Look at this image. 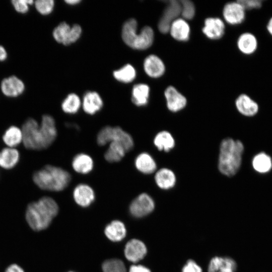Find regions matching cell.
I'll return each instance as SVG.
<instances>
[{"label": "cell", "mask_w": 272, "mask_h": 272, "mask_svg": "<svg viewBox=\"0 0 272 272\" xmlns=\"http://www.w3.org/2000/svg\"><path fill=\"white\" fill-rule=\"evenodd\" d=\"M21 129L24 146L30 150H40L47 148L57 136L55 120L48 114L42 116L40 125L34 119H27Z\"/></svg>", "instance_id": "1"}, {"label": "cell", "mask_w": 272, "mask_h": 272, "mask_svg": "<svg viewBox=\"0 0 272 272\" xmlns=\"http://www.w3.org/2000/svg\"><path fill=\"white\" fill-rule=\"evenodd\" d=\"M58 206L51 197L44 196L27 206L26 221L32 229L39 231L46 229L57 215Z\"/></svg>", "instance_id": "2"}, {"label": "cell", "mask_w": 272, "mask_h": 272, "mask_svg": "<svg viewBox=\"0 0 272 272\" xmlns=\"http://www.w3.org/2000/svg\"><path fill=\"white\" fill-rule=\"evenodd\" d=\"M218 168L228 176L235 175L239 170L244 147L239 140L228 138L222 141L220 146Z\"/></svg>", "instance_id": "3"}, {"label": "cell", "mask_w": 272, "mask_h": 272, "mask_svg": "<svg viewBox=\"0 0 272 272\" xmlns=\"http://www.w3.org/2000/svg\"><path fill=\"white\" fill-rule=\"evenodd\" d=\"M71 180L70 174L58 167L46 165L33 175L35 184L43 190L60 191L64 189Z\"/></svg>", "instance_id": "4"}, {"label": "cell", "mask_w": 272, "mask_h": 272, "mask_svg": "<svg viewBox=\"0 0 272 272\" xmlns=\"http://www.w3.org/2000/svg\"><path fill=\"white\" fill-rule=\"evenodd\" d=\"M138 23L135 19L131 18L123 24L121 36L124 42L130 47L144 50L150 47L154 40V31L151 27L145 26L140 33H137Z\"/></svg>", "instance_id": "5"}, {"label": "cell", "mask_w": 272, "mask_h": 272, "mask_svg": "<svg viewBox=\"0 0 272 272\" xmlns=\"http://www.w3.org/2000/svg\"><path fill=\"white\" fill-rule=\"evenodd\" d=\"M97 142L99 145L104 146L111 142L118 143L124 148L126 152L133 147V140L131 136L118 126H106L98 132Z\"/></svg>", "instance_id": "6"}, {"label": "cell", "mask_w": 272, "mask_h": 272, "mask_svg": "<svg viewBox=\"0 0 272 272\" xmlns=\"http://www.w3.org/2000/svg\"><path fill=\"white\" fill-rule=\"evenodd\" d=\"M82 33L81 27L74 24L71 27L65 22L60 23L53 31L55 40L63 45H70L76 42L80 38Z\"/></svg>", "instance_id": "7"}, {"label": "cell", "mask_w": 272, "mask_h": 272, "mask_svg": "<svg viewBox=\"0 0 272 272\" xmlns=\"http://www.w3.org/2000/svg\"><path fill=\"white\" fill-rule=\"evenodd\" d=\"M181 13V8L179 1H168L167 5L158 23V27L160 32L164 34L169 32L171 24L177 19Z\"/></svg>", "instance_id": "8"}, {"label": "cell", "mask_w": 272, "mask_h": 272, "mask_svg": "<svg viewBox=\"0 0 272 272\" xmlns=\"http://www.w3.org/2000/svg\"><path fill=\"white\" fill-rule=\"evenodd\" d=\"M155 203L152 198L146 193L135 197L129 206V212L134 217L141 218L151 213L154 209Z\"/></svg>", "instance_id": "9"}, {"label": "cell", "mask_w": 272, "mask_h": 272, "mask_svg": "<svg viewBox=\"0 0 272 272\" xmlns=\"http://www.w3.org/2000/svg\"><path fill=\"white\" fill-rule=\"evenodd\" d=\"M223 14L226 21L231 25L241 24L245 18V10L237 1L226 4Z\"/></svg>", "instance_id": "10"}, {"label": "cell", "mask_w": 272, "mask_h": 272, "mask_svg": "<svg viewBox=\"0 0 272 272\" xmlns=\"http://www.w3.org/2000/svg\"><path fill=\"white\" fill-rule=\"evenodd\" d=\"M147 249L145 244L138 239H131L126 244L124 255L127 260L137 262L146 255Z\"/></svg>", "instance_id": "11"}, {"label": "cell", "mask_w": 272, "mask_h": 272, "mask_svg": "<svg viewBox=\"0 0 272 272\" xmlns=\"http://www.w3.org/2000/svg\"><path fill=\"white\" fill-rule=\"evenodd\" d=\"M73 197L78 205L86 207L93 202L95 196L94 191L91 187L86 184L81 183L74 188Z\"/></svg>", "instance_id": "12"}, {"label": "cell", "mask_w": 272, "mask_h": 272, "mask_svg": "<svg viewBox=\"0 0 272 272\" xmlns=\"http://www.w3.org/2000/svg\"><path fill=\"white\" fill-rule=\"evenodd\" d=\"M1 88L3 93L6 96L16 97L23 93L25 90V85L20 79L12 76L2 81Z\"/></svg>", "instance_id": "13"}, {"label": "cell", "mask_w": 272, "mask_h": 272, "mask_svg": "<svg viewBox=\"0 0 272 272\" xmlns=\"http://www.w3.org/2000/svg\"><path fill=\"white\" fill-rule=\"evenodd\" d=\"M235 105L239 113L247 117L255 116L259 111L257 103L245 94L238 97L235 101Z\"/></svg>", "instance_id": "14"}, {"label": "cell", "mask_w": 272, "mask_h": 272, "mask_svg": "<svg viewBox=\"0 0 272 272\" xmlns=\"http://www.w3.org/2000/svg\"><path fill=\"white\" fill-rule=\"evenodd\" d=\"M164 95L167 107L172 112H177L182 109L186 104L185 97L172 86L166 88Z\"/></svg>", "instance_id": "15"}, {"label": "cell", "mask_w": 272, "mask_h": 272, "mask_svg": "<svg viewBox=\"0 0 272 272\" xmlns=\"http://www.w3.org/2000/svg\"><path fill=\"white\" fill-rule=\"evenodd\" d=\"M202 32L211 39L221 38L225 31V25L222 20L218 18H208L205 21Z\"/></svg>", "instance_id": "16"}, {"label": "cell", "mask_w": 272, "mask_h": 272, "mask_svg": "<svg viewBox=\"0 0 272 272\" xmlns=\"http://www.w3.org/2000/svg\"><path fill=\"white\" fill-rule=\"evenodd\" d=\"M145 73L152 78L162 76L165 72V67L162 60L155 55L147 56L144 62Z\"/></svg>", "instance_id": "17"}, {"label": "cell", "mask_w": 272, "mask_h": 272, "mask_svg": "<svg viewBox=\"0 0 272 272\" xmlns=\"http://www.w3.org/2000/svg\"><path fill=\"white\" fill-rule=\"evenodd\" d=\"M236 269L235 261L227 257H214L208 266V272H235Z\"/></svg>", "instance_id": "18"}, {"label": "cell", "mask_w": 272, "mask_h": 272, "mask_svg": "<svg viewBox=\"0 0 272 272\" xmlns=\"http://www.w3.org/2000/svg\"><path fill=\"white\" fill-rule=\"evenodd\" d=\"M103 101L98 93L89 91L84 96L82 107L84 111L91 115L99 111L102 107Z\"/></svg>", "instance_id": "19"}, {"label": "cell", "mask_w": 272, "mask_h": 272, "mask_svg": "<svg viewBox=\"0 0 272 272\" xmlns=\"http://www.w3.org/2000/svg\"><path fill=\"white\" fill-rule=\"evenodd\" d=\"M239 50L246 55L254 53L258 47V41L255 36L250 32L242 33L237 40Z\"/></svg>", "instance_id": "20"}, {"label": "cell", "mask_w": 272, "mask_h": 272, "mask_svg": "<svg viewBox=\"0 0 272 272\" xmlns=\"http://www.w3.org/2000/svg\"><path fill=\"white\" fill-rule=\"evenodd\" d=\"M171 35L175 39L185 41L189 38L190 27L183 19L177 18L171 24L169 30Z\"/></svg>", "instance_id": "21"}, {"label": "cell", "mask_w": 272, "mask_h": 272, "mask_svg": "<svg viewBox=\"0 0 272 272\" xmlns=\"http://www.w3.org/2000/svg\"><path fill=\"white\" fill-rule=\"evenodd\" d=\"M255 171L260 174H266L272 169V159L267 153L260 152L254 156L251 162Z\"/></svg>", "instance_id": "22"}, {"label": "cell", "mask_w": 272, "mask_h": 272, "mask_svg": "<svg viewBox=\"0 0 272 272\" xmlns=\"http://www.w3.org/2000/svg\"><path fill=\"white\" fill-rule=\"evenodd\" d=\"M20 159L19 151L15 148L7 147L0 151V166L5 169L15 167Z\"/></svg>", "instance_id": "23"}, {"label": "cell", "mask_w": 272, "mask_h": 272, "mask_svg": "<svg viewBox=\"0 0 272 272\" xmlns=\"http://www.w3.org/2000/svg\"><path fill=\"white\" fill-rule=\"evenodd\" d=\"M94 166L92 158L88 155L84 153L77 154L74 157L72 161V167L74 170L81 174H87L91 172Z\"/></svg>", "instance_id": "24"}, {"label": "cell", "mask_w": 272, "mask_h": 272, "mask_svg": "<svg viewBox=\"0 0 272 272\" xmlns=\"http://www.w3.org/2000/svg\"><path fill=\"white\" fill-rule=\"evenodd\" d=\"M155 180L156 184L160 188L167 189L174 186L176 177L174 173L171 170L162 168L156 173Z\"/></svg>", "instance_id": "25"}, {"label": "cell", "mask_w": 272, "mask_h": 272, "mask_svg": "<svg viewBox=\"0 0 272 272\" xmlns=\"http://www.w3.org/2000/svg\"><path fill=\"white\" fill-rule=\"evenodd\" d=\"M105 234L111 241H120L125 236L126 229L121 222L113 221L106 227Z\"/></svg>", "instance_id": "26"}, {"label": "cell", "mask_w": 272, "mask_h": 272, "mask_svg": "<svg viewBox=\"0 0 272 272\" xmlns=\"http://www.w3.org/2000/svg\"><path fill=\"white\" fill-rule=\"evenodd\" d=\"M137 169L144 174H151L156 169V164L153 158L148 153L139 155L134 162Z\"/></svg>", "instance_id": "27"}, {"label": "cell", "mask_w": 272, "mask_h": 272, "mask_svg": "<svg viewBox=\"0 0 272 272\" xmlns=\"http://www.w3.org/2000/svg\"><path fill=\"white\" fill-rule=\"evenodd\" d=\"M150 93L149 87L145 84L134 85L132 90L131 101L138 106L146 105L149 100Z\"/></svg>", "instance_id": "28"}, {"label": "cell", "mask_w": 272, "mask_h": 272, "mask_svg": "<svg viewBox=\"0 0 272 272\" xmlns=\"http://www.w3.org/2000/svg\"><path fill=\"white\" fill-rule=\"evenodd\" d=\"M4 143L10 148H15L23 142L22 129L13 125L5 131L3 135Z\"/></svg>", "instance_id": "29"}, {"label": "cell", "mask_w": 272, "mask_h": 272, "mask_svg": "<svg viewBox=\"0 0 272 272\" xmlns=\"http://www.w3.org/2000/svg\"><path fill=\"white\" fill-rule=\"evenodd\" d=\"M126 152L125 149L121 144L111 142L105 153L104 157L105 160L109 162H117L122 159Z\"/></svg>", "instance_id": "30"}, {"label": "cell", "mask_w": 272, "mask_h": 272, "mask_svg": "<svg viewBox=\"0 0 272 272\" xmlns=\"http://www.w3.org/2000/svg\"><path fill=\"white\" fill-rule=\"evenodd\" d=\"M154 143L155 146L160 151L168 152L175 145V142L171 134L168 131H162L155 137Z\"/></svg>", "instance_id": "31"}, {"label": "cell", "mask_w": 272, "mask_h": 272, "mask_svg": "<svg viewBox=\"0 0 272 272\" xmlns=\"http://www.w3.org/2000/svg\"><path fill=\"white\" fill-rule=\"evenodd\" d=\"M113 76L118 81L128 83L134 79L136 72L133 66L127 64L120 69L114 71Z\"/></svg>", "instance_id": "32"}, {"label": "cell", "mask_w": 272, "mask_h": 272, "mask_svg": "<svg viewBox=\"0 0 272 272\" xmlns=\"http://www.w3.org/2000/svg\"><path fill=\"white\" fill-rule=\"evenodd\" d=\"M81 105L79 97L75 93L67 95L61 104L62 110L69 114H74L78 112Z\"/></svg>", "instance_id": "33"}, {"label": "cell", "mask_w": 272, "mask_h": 272, "mask_svg": "<svg viewBox=\"0 0 272 272\" xmlns=\"http://www.w3.org/2000/svg\"><path fill=\"white\" fill-rule=\"evenodd\" d=\"M103 272H126L123 262L118 259L105 261L102 265Z\"/></svg>", "instance_id": "34"}, {"label": "cell", "mask_w": 272, "mask_h": 272, "mask_svg": "<svg viewBox=\"0 0 272 272\" xmlns=\"http://www.w3.org/2000/svg\"><path fill=\"white\" fill-rule=\"evenodd\" d=\"M181 8V14L186 20L192 19L195 14V7L193 3L188 0L180 1Z\"/></svg>", "instance_id": "35"}, {"label": "cell", "mask_w": 272, "mask_h": 272, "mask_svg": "<svg viewBox=\"0 0 272 272\" xmlns=\"http://www.w3.org/2000/svg\"><path fill=\"white\" fill-rule=\"evenodd\" d=\"M53 0H37L35 2V6L38 12L42 15L50 13L54 7Z\"/></svg>", "instance_id": "36"}, {"label": "cell", "mask_w": 272, "mask_h": 272, "mask_svg": "<svg viewBox=\"0 0 272 272\" xmlns=\"http://www.w3.org/2000/svg\"><path fill=\"white\" fill-rule=\"evenodd\" d=\"M12 3L18 12L26 13L28 11L29 5H32L33 1L31 0H14L12 1Z\"/></svg>", "instance_id": "37"}, {"label": "cell", "mask_w": 272, "mask_h": 272, "mask_svg": "<svg viewBox=\"0 0 272 272\" xmlns=\"http://www.w3.org/2000/svg\"><path fill=\"white\" fill-rule=\"evenodd\" d=\"M237 2L245 11L260 9L263 2L261 0H238Z\"/></svg>", "instance_id": "38"}, {"label": "cell", "mask_w": 272, "mask_h": 272, "mask_svg": "<svg viewBox=\"0 0 272 272\" xmlns=\"http://www.w3.org/2000/svg\"><path fill=\"white\" fill-rule=\"evenodd\" d=\"M182 272H202V269L194 261L190 259L182 268Z\"/></svg>", "instance_id": "39"}, {"label": "cell", "mask_w": 272, "mask_h": 272, "mask_svg": "<svg viewBox=\"0 0 272 272\" xmlns=\"http://www.w3.org/2000/svg\"><path fill=\"white\" fill-rule=\"evenodd\" d=\"M129 272H151V271L143 265H132L130 266Z\"/></svg>", "instance_id": "40"}, {"label": "cell", "mask_w": 272, "mask_h": 272, "mask_svg": "<svg viewBox=\"0 0 272 272\" xmlns=\"http://www.w3.org/2000/svg\"><path fill=\"white\" fill-rule=\"evenodd\" d=\"M5 272H24V271L19 265L13 264L7 267Z\"/></svg>", "instance_id": "41"}, {"label": "cell", "mask_w": 272, "mask_h": 272, "mask_svg": "<svg viewBox=\"0 0 272 272\" xmlns=\"http://www.w3.org/2000/svg\"><path fill=\"white\" fill-rule=\"evenodd\" d=\"M7 57V53L4 47L0 45V61H4Z\"/></svg>", "instance_id": "42"}, {"label": "cell", "mask_w": 272, "mask_h": 272, "mask_svg": "<svg viewBox=\"0 0 272 272\" xmlns=\"http://www.w3.org/2000/svg\"><path fill=\"white\" fill-rule=\"evenodd\" d=\"M266 30L268 33L272 36V17L269 19L266 25Z\"/></svg>", "instance_id": "43"}, {"label": "cell", "mask_w": 272, "mask_h": 272, "mask_svg": "<svg viewBox=\"0 0 272 272\" xmlns=\"http://www.w3.org/2000/svg\"><path fill=\"white\" fill-rule=\"evenodd\" d=\"M65 2L70 5H75L79 3L81 1L80 0H66Z\"/></svg>", "instance_id": "44"}, {"label": "cell", "mask_w": 272, "mask_h": 272, "mask_svg": "<svg viewBox=\"0 0 272 272\" xmlns=\"http://www.w3.org/2000/svg\"><path fill=\"white\" fill-rule=\"evenodd\" d=\"M70 272H73V271H70Z\"/></svg>", "instance_id": "45"}]
</instances>
